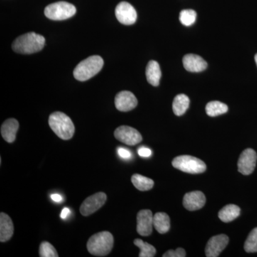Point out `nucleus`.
<instances>
[{
    "mask_svg": "<svg viewBox=\"0 0 257 257\" xmlns=\"http://www.w3.org/2000/svg\"><path fill=\"white\" fill-rule=\"evenodd\" d=\"M51 199L55 202H61L62 201V197L58 194H51Z\"/></svg>",
    "mask_w": 257,
    "mask_h": 257,
    "instance_id": "2f4dec72",
    "label": "nucleus"
},
{
    "mask_svg": "<svg viewBox=\"0 0 257 257\" xmlns=\"http://www.w3.org/2000/svg\"><path fill=\"white\" fill-rule=\"evenodd\" d=\"M49 125L60 139L69 140L73 138L75 127L72 119L63 112L55 111L49 117Z\"/></svg>",
    "mask_w": 257,
    "mask_h": 257,
    "instance_id": "7ed1b4c3",
    "label": "nucleus"
},
{
    "mask_svg": "<svg viewBox=\"0 0 257 257\" xmlns=\"http://www.w3.org/2000/svg\"><path fill=\"white\" fill-rule=\"evenodd\" d=\"M254 59H255V62H256V64L257 65V54L256 55H255Z\"/></svg>",
    "mask_w": 257,
    "mask_h": 257,
    "instance_id": "473e14b6",
    "label": "nucleus"
},
{
    "mask_svg": "<svg viewBox=\"0 0 257 257\" xmlns=\"http://www.w3.org/2000/svg\"><path fill=\"white\" fill-rule=\"evenodd\" d=\"M138 154L142 157H150L152 156V152L150 149L145 147H142L139 149Z\"/></svg>",
    "mask_w": 257,
    "mask_h": 257,
    "instance_id": "c756f323",
    "label": "nucleus"
},
{
    "mask_svg": "<svg viewBox=\"0 0 257 257\" xmlns=\"http://www.w3.org/2000/svg\"><path fill=\"white\" fill-rule=\"evenodd\" d=\"M77 13L75 7L67 2H57L46 7L45 15L50 20L55 21L67 20Z\"/></svg>",
    "mask_w": 257,
    "mask_h": 257,
    "instance_id": "423d86ee",
    "label": "nucleus"
},
{
    "mask_svg": "<svg viewBox=\"0 0 257 257\" xmlns=\"http://www.w3.org/2000/svg\"><path fill=\"white\" fill-rule=\"evenodd\" d=\"M70 213L71 211L69 208H64V209H62V212H61L60 217L62 218V219H67V216L70 214Z\"/></svg>",
    "mask_w": 257,
    "mask_h": 257,
    "instance_id": "7c9ffc66",
    "label": "nucleus"
},
{
    "mask_svg": "<svg viewBox=\"0 0 257 257\" xmlns=\"http://www.w3.org/2000/svg\"><path fill=\"white\" fill-rule=\"evenodd\" d=\"M134 243L140 248V257H153L156 254L157 250L155 246L149 243L145 242L142 239H136L134 241Z\"/></svg>",
    "mask_w": 257,
    "mask_h": 257,
    "instance_id": "b1692460",
    "label": "nucleus"
},
{
    "mask_svg": "<svg viewBox=\"0 0 257 257\" xmlns=\"http://www.w3.org/2000/svg\"><path fill=\"white\" fill-rule=\"evenodd\" d=\"M228 111V106L224 103L219 101H212L208 103L206 106V112L208 116H217L225 114Z\"/></svg>",
    "mask_w": 257,
    "mask_h": 257,
    "instance_id": "5701e85b",
    "label": "nucleus"
},
{
    "mask_svg": "<svg viewBox=\"0 0 257 257\" xmlns=\"http://www.w3.org/2000/svg\"><path fill=\"white\" fill-rule=\"evenodd\" d=\"M257 155L252 149H246L240 155L238 160V170L243 175H249L256 167Z\"/></svg>",
    "mask_w": 257,
    "mask_h": 257,
    "instance_id": "1a4fd4ad",
    "label": "nucleus"
},
{
    "mask_svg": "<svg viewBox=\"0 0 257 257\" xmlns=\"http://www.w3.org/2000/svg\"><path fill=\"white\" fill-rule=\"evenodd\" d=\"M132 182L138 190L143 191V192L150 190L153 188L154 184H155L152 179L144 177L139 174H135L132 177Z\"/></svg>",
    "mask_w": 257,
    "mask_h": 257,
    "instance_id": "4be33fe9",
    "label": "nucleus"
},
{
    "mask_svg": "<svg viewBox=\"0 0 257 257\" xmlns=\"http://www.w3.org/2000/svg\"><path fill=\"white\" fill-rule=\"evenodd\" d=\"M172 166L177 170L192 175L203 173L207 170V165L203 161L189 155L175 157L172 161Z\"/></svg>",
    "mask_w": 257,
    "mask_h": 257,
    "instance_id": "39448f33",
    "label": "nucleus"
},
{
    "mask_svg": "<svg viewBox=\"0 0 257 257\" xmlns=\"http://www.w3.org/2000/svg\"><path fill=\"white\" fill-rule=\"evenodd\" d=\"M117 153L119 156L122 159H130L132 157V153L130 150L126 149L123 148V147H119L117 149Z\"/></svg>",
    "mask_w": 257,
    "mask_h": 257,
    "instance_id": "c85d7f7f",
    "label": "nucleus"
},
{
    "mask_svg": "<svg viewBox=\"0 0 257 257\" xmlns=\"http://www.w3.org/2000/svg\"><path fill=\"white\" fill-rule=\"evenodd\" d=\"M154 215L151 210L143 209L139 211L137 216V231L143 236H150L152 233Z\"/></svg>",
    "mask_w": 257,
    "mask_h": 257,
    "instance_id": "9b49d317",
    "label": "nucleus"
},
{
    "mask_svg": "<svg viewBox=\"0 0 257 257\" xmlns=\"http://www.w3.org/2000/svg\"><path fill=\"white\" fill-rule=\"evenodd\" d=\"M115 15L118 21L125 25H133L138 18L136 10L126 2H121L116 6Z\"/></svg>",
    "mask_w": 257,
    "mask_h": 257,
    "instance_id": "9d476101",
    "label": "nucleus"
},
{
    "mask_svg": "<svg viewBox=\"0 0 257 257\" xmlns=\"http://www.w3.org/2000/svg\"><path fill=\"white\" fill-rule=\"evenodd\" d=\"M19 122L18 120L13 119H7L2 124L1 135L7 143H13L16 140V135L19 130Z\"/></svg>",
    "mask_w": 257,
    "mask_h": 257,
    "instance_id": "f3484780",
    "label": "nucleus"
},
{
    "mask_svg": "<svg viewBox=\"0 0 257 257\" xmlns=\"http://www.w3.org/2000/svg\"><path fill=\"white\" fill-rule=\"evenodd\" d=\"M229 237L225 234L216 235L212 236L208 241L205 248L206 256L207 257H217L222 252L229 243Z\"/></svg>",
    "mask_w": 257,
    "mask_h": 257,
    "instance_id": "f8f14e48",
    "label": "nucleus"
},
{
    "mask_svg": "<svg viewBox=\"0 0 257 257\" xmlns=\"http://www.w3.org/2000/svg\"><path fill=\"white\" fill-rule=\"evenodd\" d=\"M146 77L147 81L154 87H157L160 84L162 72L160 64L155 60L149 62L146 68Z\"/></svg>",
    "mask_w": 257,
    "mask_h": 257,
    "instance_id": "a211bd4d",
    "label": "nucleus"
},
{
    "mask_svg": "<svg viewBox=\"0 0 257 257\" xmlns=\"http://www.w3.org/2000/svg\"><path fill=\"white\" fill-rule=\"evenodd\" d=\"M153 224L160 234H165L170 229V216L166 213H156L154 215Z\"/></svg>",
    "mask_w": 257,
    "mask_h": 257,
    "instance_id": "6ab92c4d",
    "label": "nucleus"
},
{
    "mask_svg": "<svg viewBox=\"0 0 257 257\" xmlns=\"http://www.w3.org/2000/svg\"><path fill=\"white\" fill-rule=\"evenodd\" d=\"M241 209L235 204H228L219 211V218L223 222H231L240 215Z\"/></svg>",
    "mask_w": 257,
    "mask_h": 257,
    "instance_id": "aec40b11",
    "label": "nucleus"
},
{
    "mask_svg": "<svg viewBox=\"0 0 257 257\" xmlns=\"http://www.w3.org/2000/svg\"><path fill=\"white\" fill-rule=\"evenodd\" d=\"M106 201L105 193L98 192L93 194L90 197H87L83 202L82 205L79 208L82 215L87 216L94 214L96 211L99 210L101 207L104 205Z\"/></svg>",
    "mask_w": 257,
    "mask_h": 257,
    "instance_id": "6e6552de",
    "label": "nucleus"
},
{
    "mask_svg": "<svg viewBox=\"0 0 257 257\" xmlns=\"http://www.w3.org/2000/svg\"><path fill=\"white\" fill-rule=\"evenodd\" d=\"M114 103L118 110L125 112L135 109L138 106V101L133 93L122 91L115 96Z\"/></svg>",
    "mask_w": 257,
    "mask_h": 257,
    "instance_id": "ddd939ff",
    "label": "nucleus"
},
{
    "mask_svg": "<svg viewBox=\"0 0 257 257\" xmlns=\"http://www.w3.org/2000/svg\"><path fill=\"white\" fill-rule=\"evenodd\" d=\"M45 44V37L35 32H29L15 40L13 50L18 53L30 55L41 51Z\"/></svg>",
    "mask_w": 257,
    "mask_h": 257,
    "instance_id": "f257e3e1",
    "label": "nucleus"
},
{
    "mask_svg": "<svg viewBox=\"0 0 257 257\" xmlns=\"http://www.w3.org/2000/svg\"><path fill=\"white\" fill-rule=\"evenodd\" d=\"M197 20V13L193 10H182L179 15V20L184 26H191Z\"/></svg>",
    "mask_w": 257,
    "mask_h": 257,
    "instance_id": "393cba45",
    "label": "nucleus"
},
{
    "mask_svg": "<svg viewBox=\"0 0 257 257\" xmlns=\"http://www.w3.org/2000/svg\"><path fill=\"white\" fill-rule=\"evenodd\" d=\"M183 65L186 70L190 72H201L205 70L207 63L200 56L188 54L183 58Z\"/></svg>",
    "mask_w": 257,
    "mask_h": 257,
    "instance_id": "2eb2a0df",
    "label": "nucleus"
},
{
    "mask_svg": "<svg viewBox=\"0 0 257 257\" xmlns=\"http://www.w3.org/2000/svg\"><path fill=\"white\" fill-rule=\"evenodd\" d=\"M114 246V237L109 231H104L92 235L87 241V248L91 254L105 256L109 254Z\"/></svg>",
    "mask_w": 257,
    "mask_h": 257,
    "instance_id": "f03ea898",
    "label": "nucleus"
},
{
    "mask_svg": "<svg viewBox=\"0 0 257 257\" xmlns=\"http://www.w3.org/2000/svg\"><path fill=\"white\" fill-rule=\"evenodd\" d=\"M103 65L104 60L100 56H91L77 64L74 69V78L80 82L87 81L99 73Z\"/></svg>",
    "mask_w": 257,
    "mask_h": 257,
    "instance_id": "20e7f679",
    "label": "nucleus"
},
{
    "mask_svg": "<svg viewBox=\"0 0 257 257\" xmlns=\"http://www.w3.org/2000/svg\"><path fill=\"white\" fill-rule=\"evenodd\" d=\"M14 225L9 215L2 212L0 214V241L6 242L13 237Z\"/></svg>",
    "mask_w": 257,
    "mask_h": 257,
    "instance_id": "dca6fc26",
    "label": "nucleus"
},
{
    "mask_svg": "<svg viewBox=\"0 0 257 257\" xmlns=\"http://www.w3.org/2000/svg\"><path fill=\"white\" fill-rule=\"evenodd\" d=\"M244 249L246 252H257V228L253 229L248 234L244 243Z\"/></svg>",
    "mask_w": 257,
    "mask_h": 257,
    "instance_id": "a878e982",
    "label": "nucleus"
},
{
    "mask_svg": "<svg viewBox=\"0 0 257 257\" xmlns=\"http://www.w3.org/2000/svg\"><path fill=\"white\" fill-rule=\"evenodd\" d=\"M40 257H58L56 248L48 241H43L41 243L39 249Z\"/></svg>",
    "mask_w": 257,
    "mask_h": 257,
    "instance_id": "bb28decb",
    "label": "nucleus"
},
{
    "mask_svg": "<svg viewBox=\"0 0 257 257\" xmlns=\"http://www.w3.org/2000/svg\"><path fill=\"white\" fill-rule=\"evenodd\" d=\"M205 195L200 191L187 193L183 199L184 207L189 211L199 210L205 205Z\"/></svg>",
    "mask_w": 257,
    "mask_h": 257,
    "instance_id": "4468645a",
    "label": "nucleus"
},
{
    "mask_svg": "<svg viewBox=\"0 0 257 257\" xmlns=\"http://www.w3.org/2000/svg\"><path fill=\"white\" fill-rule=\"evenodd\" d=\"M185 250L182 248H177L176 250H169L167 252L164 253L163 257H185Z\"/></svg>",
    "mask_w": 257,
    "mask_h": 257,
    "instance_id": "cd10ccee",
    "label": "nucleus"
},
{
    "mask_svg": "<svg viewBox=\"0 0 257 257\" xmlns=\"http://www.w3.org/2000/svg\"><path fill=\"white\" fill-rule=\"evenodd\" d=\"M114 137L121 143L135 146L143 141V137L136 128L128 126H121L114 131Z\"/></svg>",
    "mask_w": 257,
    "mask_h": 257,
    "instance_id": "0eeeda50",
    "label": "nucleus"
},
{
    "mask_svg": "<svg viewBox=\"0 0 257 257\" xmlns=\"http://www.w3.org/2000/svg\"><path fill=\"white\" fill-rule=\"evenodd\" d=\"M189 99L188 96L184 94H178L174 99L172 109L174 113L177 116H182L187 111L189 106Z\"/></svg>",
    "mask_w": 257,
    "mask_h": 257,
    "instance_id": "412c9836",
    "label": "nucleus"
}]
</instances>
